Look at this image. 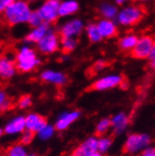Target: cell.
<instances>
[{
  "instance_id": "6da1fadb",
  "label": "cell",
  "mask_w": 155,
  "mask_h": 156,
  "mask_svg": "<svg viewBox=\"0 0 155 156\" xmlns=\"http://www.w3.org/2000/svg\"><path fill=\"white\" fill-rule=\"evenodd\" d=\"M32 9L27 1L25 0H15L3 12L6 23L10 26H17L27 23Z\"/></svg>"
},
{
  "instance_id": "7a4b0ae2",
  "label": "cell",
  "mask_w": 155,
  "mask_h": 156,
  "mask_svg": "<svg viewBox=\"0 0 155 156\" xmlns=\"http://www.w3.org/2000/svg\"><path fill=\"white\" fill-rule=\"evenodd\" d=\"M16 70L20 73H29L35 70L41 64V59L38 58L36 51L27 46H22L17 52L15 58Z\"/></svg>"
},
{
  "instance_id": "3957f363",
  "label": "cell",
  "mask_w": 155,
  "mask_h": 156,
  "mask_svg": "<svg viewBox=\"0 0 155 156\" xmlns=\"http://www.w3.org/2000/svg\"><path fill=\"white\" fill-rule=\"evenodd\" d=\"M144 17L142 7L136 5H129L120 9L115 18L118 24L123 27H132L137 25Z\"/></svg>"
},
{
  "instance_id": "277c9868",
  "label": "cell",
  "mask_w": 155,
  "mask_h": 156,
  "mask_svg": "<svg viewBox=\"0 0 155 156\" xmlns=\"http://www.w3.org/2000/svg\"><path fill=\"white\" fill-rule=\"evenodd\" d=\"M60 3V0H45L42 3V5L40 6L37 12L43 22L50 25L56 23L59 18L58 9Z\"/></svg>"
},
{
  "instance_id": "5b68a950",
  "label": "cell",
  "mask_w": 155,
  "mask_h": 156,
  "mask_svg": "<svg viewBox=\"0 0 155 156\" xmlns=\"http://www.w3.org/2000/svg\"><path fill=\"white\" fill-rule=\"evenodd\" d=\"M150 137L145 133H132L129 136L123 146V152L136 153L149 147Z\"/></svg>"
},
{
  "instance_id": "8992f818",
  "label": "cell",
  "mask_w": 155,
  "mask_h": 156,
  "mask_svg": "<svg viewBox=\"0 0 155 156\" xmlns=\"http://www.w3.org/2000/svg\"><path fill=\"white\" fill-rule=\"evenodd\" d=\"M155 48L154 39L150 35H144L138 38L136 46L130 53L134 58L136 59H146L148 58L150 53Z\"/></svg>"
},
{
  "instance_id": "52a82bcc",
  "label": "cell",
  "mask_w": 155,
  "mask_h": 156,
  "mask_svg": "<svg viewBox=\"0 0 155 156\" xmlns=\"http://www.w3.org/2000/svg\"><path fill=\"white\" fill-rule=\"evenodd\" d=\"M36 44L38 50L41 54H53L57 52L60 47V37L58 33L53 29L49 33H47L41 40H40Z\"/></svg>"
},
{
  "instance_id": "ba28073f",
  "label": "cell",
  "mask_w": 155,
  "mask_h": 156,
  "mask_svg": "<svg viewBox=\"0 0 155 156\" xmlns=\"http://www.w3.org/2000/svg\"><path fill=\"white\" fill-rule=\"evenodd\" d=\"M85 29L84 23L80 19H72L63 24L58 32L60 38H73L75 39L81 35Z\"/></svg>"
},
{
  "instance_id": "9c48e42d",
  "label": "cell",
  "mask_w": 155,
  "mask_h": 156,
  "mask_svg": "<svg viewBox=\"0 0 155 156\" xmlns=\"http://www.w3.org/2000/svg\"><path fill=\"white\" fill-rule=\"evenodd\" d=\"M123 82H124L123 77L121 75H118V74L107 75L94 82L90 87V90L102 91V90H110V88H114L116 87L121 86L123 84Z\"/></svg>"
},
{
  "instance_id": "30bf717a",
  "label": "cell",
  "mask_w": 155,
  "mask_h": 156,
  "mask_svg": "<svg viewBox=\"0 0 155 156\" xmlns=\"http://www.w3.org/2000/svg\"><path fill=\"white\" fill-rule=\"evenodd\" d=\"M51 30H53L52 25L43 22V23L41 24L39 27L32 28V30L25 37L24 41L26 43H28V44H32V43L36 44L40 40H41Z\"/></svg>"
},
{
  "instance_id": "8fae6325",
  "label": "cell",
  "mask_w": 155,
  "mask_h": 156,
  "mask_svg": "<svg viewBox=\"0 0 155 156\" xmlns=\"http://www.w3.org/2000/svg\"><path fill=\"white\" fill-rule=\"evenodd\" d=\"M47 124L46 118L36 113H32L27 115L25 118V125L26 130L33 133H39L44 126Z\"/></svg>"
},
{
  "instance_id": "7c38bea8",
  "label": "cell",
  "mask_w": 155,
  "mask_h": 156,
  "mask_svg": "<svg viewBox=\"0 0 155 156\" xmlns=\"http://www.w3.org/2000/svg\"><path fill=\"white\" fill-rule=\"evenodd\" d=\"M96 26H97L98 30L103 39L104 38H105V39L114 38L118 33V26L116 24V22H114L113 20L103 18L98 22Z\"/></svg>"
},
{
  "instance_id": "4fadbf2b",
  "label": "cell",
  "mask_w": 155,
  "mask_h": 156,
  "mask_svg": "<svg viewBox=\"0 0 155 156\" xmlns=\"http://www.w3.org/2000/svg\"><path fill=\"white\" fill-rule=\"evenodd\" d=\"M16 72L14 59H12L8 55L0 57V78L9 80L15 75Z\"/></svg>"
},
{
  "instance_id": "5bb4252c",
  "label": "cell",
  "mask_w": 155,
  "mask_h": 156,
  "mask_svg": "<svg viewBox=\"0 0 155 156\" xmlns=\"http://www.w3.org/2000/svg\"><path fill=\"white\" fill-rule=\"evenodd\" d=\"M97 137H90L85 142L81 143L70 156H90L98 151L97 150Z\"/></svg>"
},
{
  "instance_id": "9a60e30c",
  "label": "cell",
  "mask_w": 155,
  "mask_h": 156,
  "mask_svg": "<svg viewBox=\"0 0 155 156\" xmlns=\"http://www.w3.org/2000/svg\"><path fill=\"white\" fill-rule=\"evenodd\" d=\"M41 79L44 82L51 83V84L57 85V86H63L67 83L68 77H67V75L64 74L61 72L46 70L41 73Z\"/></svg>"
},
{
  "instance_id": "2e32d148",
  "label": "cell",
  "mask_w": 155,
  "mask_h": 156,
  "mask_svg": "<svg viewBox=\"0 0 155 156\" xmlns=\"http://www.w3.org/2000/svg\"><path fill=\"white\" fill-rule=\"evenodd\" d=\"M79 111H73V112L70 113H66L62 115L58 121L56 122V125H55V129L58 131H64L67 129L73 121H75L80 116Z\"/></svg>"
},
{
  "instance_id": "e0dca14e",
  "label": "cell",
  "mask_w": 155,
  "mask_h": 156,
  "mask_svg": "<svg viewBox=\"0 0 155 156\" xmlns=\"http://www.w3.org/2000/svg\"><path fill=\"white\" fill-rule=\"evenodd\" d=\"M79 3L76 0H65L60 3L58 14L59 17H68L75 14L79 10Z\"/></svg>"
},
{
  "instance_id": "ac0fdd59",
  "label": "cell",
  "mask_w": 155,
  "mask_h": 156,
  "mask_svg": "<svg viewBox=\"0 0 155 156\" xmlns=\"http://www.w3.org/2000/svg\"><path fill=\"white\" fill-rule=\"evenodd\" d=\"M26 130L25 125V117H17L13 119L10 122L6 125L5 127V133L8 135H15V133H23Z\"/></svg>"
},
{
  "instance_id": "d6986e66",
  "label": "cell",
  "mask_w": 155,
  "mask_h": 156,
  "mask_svg": "<svg viewBox=\"0 0 155 156\" xmlns=\"http://www.w3.org/2000/svg\"><path fill=\"white\" fill-rule=\"evenodd\" d=\"M138 36L136 34H126L118 41V48L123 52H131L137 42Z\"/></svg>"
},
{
  "instance_id": "ffe728a7",
  "label": "cell",
  "mask_w": 155,
  "mask_h": 156,
  "mask_svg": "<svg viewBox=\"0 0 155 156\" xmlns=\"http://www.w3.org/2000/svg\"><path fill=\"white\" fill-rule=\"evenodd\" d=\"M99 12L104 19H115L117 17V14L118 12V7L116 5H113L108 2H104L100 5Z\"/></svg>"
},
{
  "instance_id": "44dd1931",
  "label": "cell",
  "mask_w": 155,
  "mask_h": 156,
  "mask_svg": "<svg viewBox=\"0 0 155 156\" xmlns=\"http://www.w3.org/2000/svg\"><path fill=\"white\" fill-rule=\"evenodd\" d=\"M128 123L129 118L124 113H120L111 119V126H113L114 132L116 133H120L121 132H123L128 126Z\"/></svg>"
},
{
  "instance_id": "7402d4cb",
  "label": "cell",
  "mask_w": 155,
  "mask_h": 156,
  "mask_svg": "<svg viewBox=\"0 0 155 156\" xmlns=\"http://www.w3.org/2000/svg\"><path fill=\"white\" fill-rule=\"evenodd\" d=\"M85 30H86V34L88 40H90V41H91L92 43L100 42L103 40L101 34H100V32L98 30L96 24H93V23L88 24L85 27Z\"/></svg>"
},
{
  "instance_id": "603a6c76",
  "label": "cell",
  "mask_w": 155,
  "mask_h": 156,
  "mask_svg": "<svg viewBox=\"0 0 155 156\" xmlns=\"http://www.w3.org/2000/svg\"><path fill=\"white\" fill-rule=\"evenodd\" d=\"M78 45V41L73 38H60V45L61 50L65 54H69L74 51Z\"/></svg>"
},
{
  "instance_id": "cb8c5ba5",
  "label": "cell",
  "mask_w": 155,
  "mask_h": 156,
  "mask_svg": "<svg viewBox=\"0 0 155 156\" xmlns=\"http://www.w3.org/2000/svg\"><path fill=\"white\" fill-rule=\"evenodd\" d=\"M111 126V119H103L99 122L96 127V136H102L108 131V129Z\"/></svg>"
},
{
  "instance_id": "d4e9b609",
  "label": "cell",
  "mask_w": 155,
  "mask_h": 156,
  "mask_svg": "<svg viewBox=\"0 0 155 156\" xmlns=\"http://www.w3.org/2000/svg\"><path fill=\"white\" fill-rule=\"evenodd\" d=\"M26 151L22 144L13 145L10 148H9L7 151V156H26Z\"/></svg>"
},
{
  "instance_id": "484cf974",
  "label": "cell",
  "mask_w": 155,
  "mask_h": 156,
  "mask_svg": "<svg viewBox=\"0 0 155 156\" xmlns=\"http://www.w3.org/2000/svg\"><path fill=\"white\" fill-rule=\"evenodd\" d=\"M111 145H112L111 137H101L100 139H97V150L100 153L107 151Z\"/></svg>"
},
{
  "instance_id": "4316f807",
  "label": "cell",
  "mask_w": 155,
  "mask_h": 156,
  "mask_svg": "<svg viewBox=\"0 0 155 156\" xmlns=\"http://www.w3.org/2000/svg\"><path fill=\"white\" fill-rule=\"evenodd\" d=\"M12 107V102L6 92L0 91V111H6Z\"/></svg>"
},
{
  "instance_id": "83f0119b",
  "label": "cell",
  "mask_w": 155,
  "mask_h": 156,
  "mask_svg": "<svg viewBox=\"0 0 155 156\" xmlns=\"http://www.w3.org/2000/svg\"><path fill=\"white\" fill-rule=\"evenodd\" d=\"M42 23H43V21H42L41 17L40 16V14L38 13L37 10H32V12H31V14H30V16L28 18L27 24L32 28H34V27H39Z\"/></svg>"
},
{
  "instance_id": "f1b7e54d",
  "label": "cell",
  "mask_w": 155,
  "mask_h": 156,
  "mask_svg": "<svg viewBox=\"0 0 155 156\" xmlns=\"http://www.w3.org/2000/svg\"><path fill=\"white\" fill-rule=\"evenodd\" d=\"M31 104H32V99H31V96L28 94L21 96L17 102V105L21 109H25V108L29 107L31 105Z\"/></svg>"
},
{
  "instance_id": "f546056e",
  "label": "cell",
  "mask_w": 155,
  "mask_h": 156,
  "mask_svg": "<svg viewBox=\"0 0 155 156\" xmlns=\"http://www.w3.org/2000/svg\"><path fill=\"white\" fill-rule=\"evenodd\" d=\"M54 132H55V127L46 124L39 132V135L42 139H47L54 135Z\"/></svg>"
},
{
  "instance_id": "4dcf8cb0",
  "label": "cell",
  "mask_w": 155,
  "mask_h": 156,
  "mask_svg": "<svg viewBox=\"0 0 155 156\" xmlns=\"http://www.w3.org/2000/svg\"><path fill=\"white\" fill-rule=\"evenodd\" d=\"M34 136H35V133H33L29 131H26L25 130L23 135H22V137H21V140H20V144H22L23 146L25 145H28L30 144L33 139H34Z\"/></svg>"
},
{
  "instance_id": "1f68e13d",
  "label": "cell",
  "mask_w": 155,
  "mask_h": 156,
  "mask_svg": "<svg viewBox=\"0 0 155 156\" xmlns=\"http://www.w3.org/2000/svg\"><path fill=\"white\" fill-rule=\"evenodd\" d=\"M106 66H107L106 61H104V60H103V59H100V60H98V61H96V62L94 63V65L92 66L91 70L93 71L94 73H98V72H100V71L104 70Z\"/></svg>"
},
{
  "instance_id": "d6a6232c",
  "label": "cell",
  "mask_w": 155,
  "mask_h": 156,
  "mask_svg": "<svg viewBox=\"0 0 155 156\" xmlns=\"http://www.w3.org/2000/svg\"><path fill=\"white\" fill-rule=\"evenodd\" d=\"M15 0H0V12H3L8 6H9Z\"/></svg>"
},
{
  "instance_id": "836d02e7",
  "label": "cell",
  "mask_w": 155,
  "mask_h": 156,
  "mask_svg": "<svg viewBox=\"0 0 155 156\" xmlns=\"http://www.w3.org/2000/svg\"><path fill=\"white\" fill-rule=\"evenodd\" d=\"M148 59H149V62H150V65L152 69H154V66H155V48L151 50V52L150 53L149 57H148Z\"/></svg>"
},
{
  "instance_id": "e575fe53",
  "label": "cell",
  "mask_w": 155,
  "mask_h": 156,
  "mask_svg": "<svg viewBox=\"0 0 155 156\" xmlns=\"http://www.w3.org/2000/svg\"><path fill=\"white\" fill-rule=\"evenodd\" d=\"M142 156H155V150L153 148L145 149V151H143Z\"/></svg>"
},
{
  "instance_id": "d590c367",
  "label": "cell",
  "mask_w": 155,
  "mask_h": 156,
  "mask_svg": "<svg viewBox=\"0 0 155 156\" xmlns=\"http://www.w3.org/2000/svg\"><path fill=\"white\" fill-rule=\"evenodd\" d=\"M129 1H131V0H115V3L118 6H122V5H124L125 3H127Z\"/></svg>"
},
{
  "instance_id": "8d00e7d4",
  "label": "cell",
  "mask_w": 155,
  "mask_h": 156,
  "mask_svg": "<svg viewBox=\"0 0 155 156\" xmlns=\"http://www.w3.org/2000/svg\"><path fill=\"white\" fill-rule=\"evenodd\" d=\"M90 156H102V154H101V153H100L99 151H96V152H94V153L90 154Z\"/></svg>"
},
{
  "instance_id": "74e56055",
  "label": "cell",
  "mask_w": 155,
  "mask_h": 156,
  "mask_svg": "<svg viewBox=\"0 0 155 156\" xmlns=\"http://www.w3.org/2000/svg\"><path fill=\"white\" fill-rule=\"evenodd\" d=\"M27 2H34V1H36V0H26Z\"/></svg>"
},
{
  "instance_id": "f35d334b",
  "label": "cell",
  "mask_w": 155,
  "mask_h": 156,
  "mask_svg": "<svg viewBox=\"0 0 155 156\" xmlns=\"http://www.w3.org/2000/svg\"><path fill=\"white\" fill-rule=\"evenodd\" d=\"M26 156H36L35 154H27Z\"/></svg>"
},
{
  "instance_id": "ab89813d",
  "label": "cell",
  "mask_w": 155,
  "mask_h": 156,
  "mask_svg": "<svg viewBox=\"0 0 155 156\" xmlns=\"http://www.w3.org/2000/svg\"><path fill=\"white\" fill-rule=\"evenodd\" d=\"M2 133H3V132H2V130H1V129H0V136H2Z\"/></svg>"
},
{
  "instance_id": "60d3db41",
  "label": "cell",
  "mask_w": 155,
  "mask_h": 156,
  "mask_svg": "<svg viewBox=\"0 0 155 156\" xmlns=\"http://www.w3.org/2000/svg\"><path fill=\"white\" fill-rule=\"evenodd\" d=\"M139 1H142V2H146V1H149V0H139Z\"/></svg>"
},
{
  "instance_id": "b9f144b4",
  "label": "cell",
  "mask_w": 155,
  "mask_h": 156,
  "mask_svg": "<svg viewBox=\"0 0 155 156\" xmlns=\"http://www.w3.org/2000/svg\"><path fill=\"white\" fill-rule=\"evenodd\" d=\"M0 49H1V45H0Z\"/></svg>"
}]
</instances>
